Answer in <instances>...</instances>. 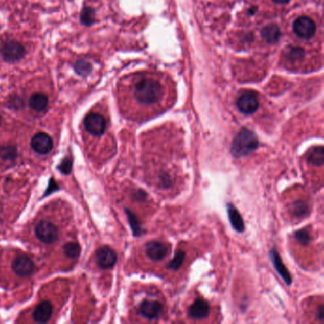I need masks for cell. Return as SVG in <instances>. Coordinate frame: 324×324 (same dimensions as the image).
I'll return each mask as SVG.
<instances>
[{
	"instance_id": "6da1fadb",
	"label": "cell",
	"mask_w": 324,
	"mask_h": 324,
	"mask_svg": "<svg viewBox=\"0 0 324 324\" xmlns=\"http://www.w3.org/2000/svg\"><path fill=\"white\" fill-rule=\"evenodd\" d=\"M165 88L162 83L152 75L140 76L133 86V97L143 108H156L164 98Z\"/></svg>"
},
{
	"instance_id": "7a4b0ae2",
	"label": "cell",
	"mask_w": 324,
	"mask_h": 324,
	"mask_svg": "<svg viewBox=\"0 0 324 324\" xmlns=\"http://www.w3.org/2000/svg\"><path fill=\"white\" fill-rule=\"evenodd\" d=\"M136 313L148 321H158L165 316V303L155 294L143 297L137 304Z\"/></svg>"
},
{
	"instance_id": "3957f363",
	"label": "cell",
	"mask_w": 324,
	"mask_h": 324,
	"mask_svg": "<svg viewBox=\"0 0 324 324\" xmlns=\"http://www.w3.org/2000/svg\"><path fill=\"white\" fill-rule=\"evenodd\" d=\"M259 141L254 132L243 128L233 140L231 146V153L236 158L245 157L254 152L258 148Z\"/></svg>"
},
{
	"instance_id": "277c9868",
	"label": "cell",
	"mask_w": 324,
	"mask_h": 324,
	"mask_svg": "<svg viewBox=\"0 0 324 324\" xmlns=\"http://www.w3.org/2000/svg\"><path fill=\"white\" fill-rule=\"evenodd\" d=\"M34 235L43 244H53L60 236L59 227L47 219H42L35 223Z\"/></svg>"
},
{
	"instance_id": "5b68a950",
	"label": "cell",
	"mask_w": 324,
	"mask_h": 324,
	"mask_svg": "<svg viewBox=\"0 0 324 324\" xmlns=\"http://www.w3.org/2000/svg\"><path fill=\"white\" fill-rule=\"evenodd\" d=\"M11 268L16 277L26 279L34 274L35 264L31 257L24 253H17L11 261Z\"/></svg>"
},
{
	"instance_id": "8992f818",
	"label": "cell",
	"mask_w": 324,
	"mask_h": 324,
	"mask_svg": "<svg viewBox=\"0 0 324 324\" xmlns=\"http://www.w3.org/2000/svg\"><path fill=\"white\" fill-rule=\"evenodd\" d=\"M84 126L89 134L101 136L107 129V120L103 115L90 112L84 119Z\"/></svg>"
},
{
	"instance_id": "52a82bcc",
	"label": "cell",
	"mask_w": 324,
	"mask_h": 324,
	"mask_svg": "<svg viewBox=\"0 0 324 324\" xmlns=\"http://www.w3.org/2000/svg\"><path fill=\"white\" fill-rule=\"evenodd\" d=\"M145 254L151 262H160L169 256L170 246L167 243L152 241L146 243L144 246Z\"/></svg>"
},
{
	"instance_id": "ba28073f",
	"label": "cell",
	"mask_w": 324,
	"mask_h": 324,
	"mask_svg": "<svg viewBox=\"0 0 324 324\" xmlns=\"http://www.w3.org/2000/svg\"><path fill=\"white\" fill-rule=\"evenodd\" d=\"M25 53V49L20 43L14 40L8 41L3 44L0 50V54L3 59L11 63L21 60L24 57Z\"/></svg>"
},
{
	"instance_id": "9c48e42d",
	"label": "cell",
	"mask_w": 324,
	"mask_h": 324,
	"mask_svg": "<svg viewBox=\"0 0 324 324\" xmlns=\"http://www.w3.org/2000/svg\"><path fill=\"white\" fill-rule=\"evenodd\" d=\"M211 306L210 303L202 297H198L188 308V316L194 320H203L210 317Z\"/></svg>"
},
{
	"instance_id": "30bf717a",
	"label": "cell",
	"mask_w": 324,
	"mask_h": 324,
	"mask_svg": "<svg viewBox=\"0 0 324 324\" xmlns=\"http://www.w3.org/2000/svg\"><path fill=\"white\" fill-rule=\"evenodd\" d=\"M31 147L34 151L40 155H46L54 149V141L51 136L45 132H38L33 136Z\"/></svg>"
},
{
	"instance_id": "8fae6325",
	"label": "cell",
	"mask_w": 324,
	"mask_h": 324,
	"mask_svg": "<svg viewBox=\"0 0 324 324\" xmlns=\"http://www.w3.org/2000/svg\"><path fill=\"white\" fill-rule=\"evenodd\" d=\"M293 31L298 37L304 39H309L316 33V24L307 16H302L294 22Z\"/></svg>"
},
{
	"instance_id": "7c38bea8",
	"label": "cell",
	"mask_w": 324,
	"mask_h": 324,
	"mask_svg": "<svg viewBox=\"0 0 324 324\" xmlns=\"http://www.w3.org/2000/svg\"><path fill=\"white\" fill-rule=\"evenodd\" d=\"M237 106L244 114H252L259 107V100L255 92L246 91L241 95L237 102Z\"/></svg>"
},
{
	"instance_id": "4fadbf2b",
	"label": "cell",
	"mask_w": 324,
	"mask_h": 324,
	"mask_svg": "<svg viewBox=\"0 0 324 324\" xmlns=\"http://www.w3.org/2000/svg\"><path fill=\"white\" fill-rule=\"evenodd\" d=\"M54 314V305L50 300H42L33 311L32 318L34 322L46 323Z\"/></svg>"
},
{
	"instance_id": "5bb4252c",
	"label": "cell",
	"mask_w": 324,
	"mask_h": 324,
	"mask_svg": "<svg viewBox=\"0 0 324 324\" xmlns=\"http://www.w3.org/2000/svg\"><path fill=\"white\" fill-rule=\"evenodd\" d=\"M95 260L102 269H109L116 264L117 255L110 247L103 246L96 251Z\"/></svg>"
},
{
	"instance_id": "9a60e30c",
	"label": "cell",
	"mask_w": 324,
	"mask_h": 324,
	"mask_svg": "<svg viewBox=\"0 0 324 324\" xmlns=\"http://www.w3.org/2000/svg\"><path fill=\"white\" fill-rule=\"evenodd\" d=\"M48 104H49V100H48L47 95L44 94H34L31 96L29 101L30 108L36 112L44 111L47 108Z\"/></svg>"
},
{
	"instance_id": "2e32d148",
	"label": "cell",
	"mask_w": 324,
	"mask_h": 324,
	"mask_svg": "<svg viewBox=\"0 0 324 324\" xmlns=\"http://www.w3.org/2000/svg\"><path fill=\"white\" fill-rule=\"evenodd\" d=\"M280 29L277 25L271 24L264 28L262 32V37L268 43H276L280 38Z\"/></svg>"
},
{
	"instance_id": "e0dca14e",
	"label": "cell",
	"mask_w": 324,
	"mask_h": 324,
	"mask_svg": "<svg viewBox=\"0 0 324 324\" xmlns=\"http://www.w3.org/2000/svg\"><path fill=\"white\" fill-rule=\"evenodd\" d=\"M323 149L322 147H315L308 152V162L313 166L322 167L324 162Z\"/></svg>"
},
{
	"instance_id": "ac0fdd59",
	"label": "cell",
	"mask_w": 324,
	"mask_h": 324,
	"mask_svg": "<svg viewBox=\"0 0 324 324\" xmlns=\"http://www.w3.org/2000/svg\"><path fill=\"white\" fill-rule=\"evenodd\" d=\"M228 215H229L230 222L234 226V228L239 232L243 231L244 224H243V219L240 215V213L238 212V210L231 204L228 205Z\"/></svg>"
},
{
	"instance_id": "d6986e66",
	"label": "cell",
	"mask_w": 324,
	"mask_h": 324,
	"mask_svg": "<svg viewBox=\"0 0 324 324\" xmlns=\"http://www.w3.org/2000/svg\"><path fill=\"white\" fill-rule=\"evenodd\" d=\"M272 259H273V263L275 264L277 272H280L281 276L284 277V281L288 284H291V277L289 273L286 270V268L284 267V264L281 261V258L279 257L276 251H272Z\"/></svg>"
},
{
	"instance_id": "ffe728a7",
	"label": "cell",
	"mask_w": 324,
	"mask_h": 324,
	"mask_svg": "<svg viewBox=\"0 0 324 324\" xmlns=\"http://www.w3.org/2000/svg\"><path fill=\"white\" fill-rule=\"evenodd\" d=\"M95 18V10L92 8L85 7L82 10L80 20L83 25L90 26L94 24Z\"/></svg>"
},
{
	"instance_id": "44dd1931",
	"label": "cell",
	"mask_w": 324,
	"mask_h": 324,
	"mask_svg": "<svg viewBox=\"0 0 324 324\" xmlns=\"http://www.w3.org/2000/svg\"><path fill=\"white\" fill-rule=\"evenodd\" d=\"M63 251H64V254L68 258L76 259L79 256L81 248L78 243L73 242V243H66L63 247Z\"/></svg>"
},
{
	"instance_id": "7402d4cb",
	"label": "cell",
	"mask_w": 324,
	"mask_h": 324,
	"mask_svg": "<svg viewBox=\"0 0 324 324\" xmlns=\"http://www.w3.org/2000/svg\"><path fill=\"white\" fill-rule=\"evenodd\" d=\"M75 70L78 75H82V76H86V75H88L91 72L92 67H91L90 63H88V61L79 60L75 63Z\"/></svg>"
},
{
	"instance_id": "603a6c76",
	"label": "cell",
	"mask_w": 324,
	"mask_h": 324,
	"mask_svg": "<svg viewBox=\"0 0 324 324\" xmlns=\"http://www.w3.org/2000/svg\"><path fill=\"white\" fill-rule=\"evenodd\" d=\"M184 260H186V254L182 252V251H178L176 253L174 259L169 263V268L171 270H178L182 264L184 263Z\"/></svg>"
},
{
	"instance_id": "cb8c5ba5",
	"label": "cell",
	"mask_w": 324,
	"mask_h": 324,
	"mask_svg": "<svg viewBox=\"0 0 324 324\" xmlns=\"http://www.w3.org/2000/svg\"><path fill=\"white\" fill-rule=\"evenodd\" d=\"M273 1H275L277 3H281V4H284V3H287L289 0H273Z\"/></svg>"
}]
</instances>
